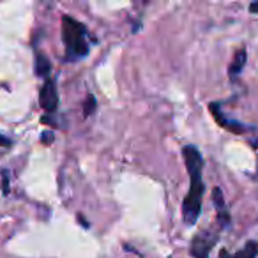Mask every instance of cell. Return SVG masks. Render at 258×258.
Masks as SVG:
<instances>
[{
	"instance_id": "obj_10",
	"label": "cell",
	"mask_w": 258,
	"mask_h": 258,
	"mask_svg": "<svg viewBox=\"0 0 258 258\" xmlns=\"http://www.w3.org/2000/svg\"><path fill=\"white\" fill-rule=\"evenodd\" d=\"M85 115H90V113H94V110H96V101H94V97L92 96H89L87 97V103H85Z\"/></svg>"
},
{
	"instance_id": "obj_8",
	"label": "cell",
	"mask_w": 258,
	"mask_h": 258,
	"mask_svg": "<svg viewBox=\"0 0 258 258\" xmlns=\"http://www.w3.org/2000/svg\"><path fill=\"white\" fill-rule=\"evenodd\" d=\"M246 60H247V53L246 50H239L235 53V57H233V62L230 64V78H235V76H239L240 73H242L244 66H246Z\"/></svg>"
},
{
	"instance_id": "obj_1",
	"label": "cell",
	"mask_w": 258,
	"mask_h": 258,
	"mask_svg": "<svg viewBox=\"0 0 258 258\" xmlns=\"http://www.w3.org/2000/svg\"><path fill=\"white\" fill-rule=\"evenodd\" d=\"M182 158L186 163L187 173H189V191L182 202V218L186 225H195L202 212V198H204L205 184L202 177L204 170V158L195 145H186L182 149Z\"/></svg>"
},
{
	"instance_id": "obj_2",
	"label": "cell",
	"mask_w": 258,
	"mask_h": 258,
	"mask_svg": "<svg viewBox=\"0 0 258 258\" xmlns=\"http://www.w3.org/2000/svg\"><path fill=\"white\" fill-rule=\"evenodd\" d=\"M62 39L66 46V58L76 62L89 53V41L87 30L80 22L73 20L71 16L62 18Z\"/></svg>"
},
{
	"instance_id": "obj_11",
	"label": "cell",
	"mask_w": 258,
	"mask_h": 258,
	"mask_svg": "<svg viewBox=\"0 0 258 258\" xmlns=\"http://www.w3.org/2000/svg\"><path fill=\"white\" fill-rule=\"evenodd\" d=\"M0 145H4V147H9V145H11V140H9V138L0 137Z\"/></svg>"
},
{
	"instance_id": "obj_14",
	"label": "cell",
	"mask_w": 258,
	"mask_h": 258,
	"mask_svg": "<svg viewBox=\"0 0 258 258\" xmlns=\"http://www.w3.org/2000/svg\"><path fill=\"white\" fill-rule=\"evenodd\" d=\"M43 138H44V140H51V135H50V133H44V135H43Z\"/></svg>"
},
{
	"instance_id": "obj_4",
	"label": "cell",
	"mask_w": 258,
	"mask_h": 258,
	"mask_svg": "<svg viewBox=\"0 0 258 258\" xmlns=\"http://www.w3.org/2000/svg\"><path fill=\"white\" fill-rule=\"evenodd\" d=\"M216 237H209L207 233H202V235H197L193 239V244H191V254L195 258H207L211 247L214 246Z\"/></svg>"
},
{
	"instance_id": "obj_6",
	"label": "cell",
	"mask_w": 258,
	"mask_h": 258,
	"mask_svg": "<svg viewBox=\"0 0 258 258\" xmlns=\"http://www.w3.org/2000/svg\"><path fill=\"white\" fill-rule=\"evenodd\" d=\"M212 198H214V205H216V209H218L219 223H221L223 228H226V226L230 225V214H228V211H226L225 198H223V193L219 187H214V189H212Z\"/></svg>"
},
{
	"instance_id": "obj_3",
	"label": "cell",
	"mask_w": 258,
	"mask_h": 258,
	"mask_svg": "<svg viewBox=\"0 0 258 258\" xmlns=\"http://www.w3.org/2000/svg\"><path fill=\"white\" fill-rule=\"evenodd\" d=\"M39 104L43 106V110L46 111H53L58 104V94H57V87L51 80H46L44 85L41 87L39 92Z\"/></svg>"
},
{
	"instance_id": "obj_13",
	"label": "cell",
	"mask_w": 258,
	"mask_h": 258,
	"mask_svg": "<svg viewBox=\"0 0 258 258\" xmlns=\"http://www.w3.org/2000/svg\"><path fill=\"white\" fill-rule=\"evenodd\" d=\"M4 191L8 193V177H6V173H4Z\"/></svg>"
},
{
	"instance_id": "obj_5",
	"label": "cell",
	"mask_w": 258,
	"mask_h": 258,
	"mask_svg": "<svg viewBox=\"0 0 258 258\" xmlns=\"http://www.w3.org/2000/svg\"><path fill=\"white\" fill-rule=\"evenodd\" d=\"M211 111H212V115H214L216 120H218V124L223 125L225 129H228V131H232V133H244V131L247 129V125L240 124V122L230 120V118L223 117L221 110H219V104H216V103L211 104Z\"/></svg>"
},
{
	"instance_id": "obj_7",
	"label": "cell",
	"mask_w": 258,
	"mask_h": 258,
	"mask_svg": "<svg viewBox=\"0 0 258 258\" xmlns=\"http://www.w3.org/2000/svg\"><path fill=\"white\" fill-rule=\"evenodd\" d=\"M256 254H258V242L256 240H249L242 249H239L233 254H230L228 251L223 249L219 253V258H256Z\"/></svg>"
},
{
	"instance_id": "obj_9",
	"label": "cell",
	"mask_w": 258,
	"mask_h": 258,
	"mask_svg": "<svg viewBox=\"0 0 258 258\" xmlns=\"http://www.w3.org/2000/svg\"><path fill=\"white\" fill-rule=\"evenodd\" d=\"M50 69H51L50 60H48L43 53H37L36 55V73H37V76H48Z\"/></svg>"
},
{
	"instance_id": "obj_12",
	"label": "cell",
	"mask_w": 258,
	"mask_h": 258,
	"mask_svg": "<svg viewBox=\"0 0 258 258\" xmlns=\"http://www.w3.org/2000/svg\"><path fill=\"white\" fill-rule=\"evenodd\" d=\"M249 9H251V11H253V13H258V2H254V4H251V6H249Z\"/></svg>"
}]
</instances>
